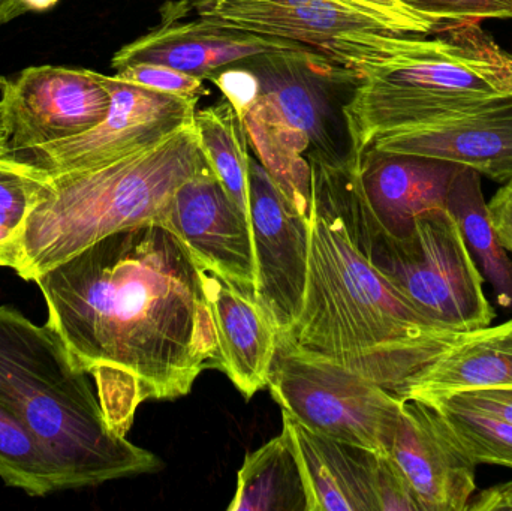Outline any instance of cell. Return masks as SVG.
I'll return each mask as SVG.
<instances>
[{"label": "cell", "mask_w": 512, "mask_h": 511, "mask_svg": "<svg viewBox=\"0 0 512 511\" xmlns=\"http://www.w3.org/2000/svg\"><path fill=\"white\" fill-rule=\"evenodd\" d=\"M111 98L95 71L32 66L0 77V123L9 155L77 137L107 117Z\"/></svg>", "instance_id": "cell-11"}, {"label": "cell", "mask_w": 512, "mask_h": 511, "mask_svg": "<svg viewBox=\"0 0 512 511\" xmlns=\"http://www.w3.org/2000/svg\"><path fill=\"white\" fill-rule=\"evenodd\" d=\"M376 503L378 511H421L420 504L396 462L378 455L376 467Z\"/></svg>", "instance_id": "cell-31"}, {"label": "cell", "mask_w": 512, "mask_h": 511, "mask_svg": "<svg viewBox=\"0 0 512 511\" xmlns=\"http://www.w3.org/2000/svg\"><path fill=\"white\" fill-rule=\"evenodd\" d=\"M201 149L228 197L251 222L248 137L245 120L230 101L195 113Z\"/></svg>", "instance_id": "cell-24"}, {"label": "cell", "mask_w": 512, "mask_h": 511, "mask_svg": "<svg viewBox=\"0 0 512 511\" xmlns=\"http://www.w3.org/2000/svg\"><path fill=\"white\" fill-rule=\"evenodd\" d=\"M27 11H47V9L53 8L59 0H20Z\"/></svg>", "instance_id": "cell-35"}, {"label": "cell", "mask_w": 512, "mask_h": 511, "mask_svg": "<svg viewBox=\"0 0 512 511\" xmlns=\"http://www.w3.org/2000/svg\"><path fill=\"white\" fill-rule=\"evenodd\" d=\"M462 165L424 156L364 150L358 179L370 212L382 230L405 237L418 216L445 209L451 182Z\"/></svg>", "instance_id": "cell-18"}, {"label": "cell", "mask_w": 512, "mask_h": 511, "mask_svg": "<svg viewBox=\"0 0 512 511\" xmlns=\"http://www.w3.org/2000/svg\"><path fill=\"white\" fill-rule=\"evenodd\" d=\"M417 36L405 56L367 72L343 108L352 155L387 132L442 114L512 98V54L480 23Z\"/></svg>", "instance_id": "cell-6"}, {"label": "cell", "mask_w": 512, "mask_h": 511, "mask_svg": "<svg viewBox=\"0 0 512 511\" xmlns=\"http://www.w3.org/2000/svg\"><path fill=\"white\" fill-rule=\"evenodd\" d=\"M444 29L483 20H512V0H400Z\"/></svg>", "instance_id": "cell-28"}, {"label": "cell", "mask_w": 512, "mask_h": 511, "mask_svg": "<svg viewBox=\"0 0 512 511\" xmlns=\"http://www.w3.org/2000/svg\"><path fill=\"white\" fill-rule=\"evenodd\" d=\"M388 456L408 480L421 511H466L477 492V467L441 410L402 398Z\"/></svg>", "instance_id": "cell-13"}, {"label": "cell", "mask_w": 512, "mask_h": 511, "mask_svg": "<svg viewBox=\"0 0 512 511\" xmlns=\"http://www.w3.org/2000/svg\"><path fill=\"white\" fill-rule=\"evenodd\" d=\"M445 209L459 225L466 248L492 287L498 305L512 308V260L493 230L478 171L459 168L451 182Z\"/></svg>", "instance_id": "cell-23"}, {"label": "cell", "mask_w": 512, "mask_h": 511, "mask_svg": "<svg viewBox=\"0 0 512 511\" xmlns=\"http://www.w3.org/2000/svg\"><path fill=\"white\" fill-rule=\"evenodd\" d=\"M0 402L56 462L66 489L164 467L158 456L110 428L89 377L56 332L8 306H0Z\"/></svg>", "instance_id": "cell-3"}, {"label": "cell", "mask_w": 512, "mask_h": 511, "mask_svg": "<svg viewBox=\"0 0 512 511\" xmlns=\"http://www.w3.org/2000/svg\"><path fill=\"white\" fill-rule=\"evenodd\" d=\"M0 479L32 497L66 489L65 477L27 426L0 402Z\"/></svg>", "instance_id": "cell-25"}, {"label": "cell", "mask_w": 512, "mask_h": 511, "mask_svg": "<svg viewBox=\"0 0 512 511\" xmlns=\"http://www.w3.org/2000/svg\"><path fill=\"white\" fill-rule=\"evenodd\" d=\"M228 511H310L306 479L285 428L246 455Z\"/></svg>", "instance_id": "cell-22"}, {"label": "cell", "mask_w": 512, "mask_h": 511, "mask_svg": "<svg viewBox=\"0 0 512 511\" xmlns=\"http://www.w3.org/2000/svg\"><path fill=\"white\" fill-rule=\"evenodd\" d=\"M444 398L462 407L484 411L512 423V389L475 390V392L459 393V395L444 396Z\"/></svg>", "instance_id": "cell-32"}, {"label": "cell", "mask_w": 512, "mask_h": 511, "mask_svg": "<svg viewBox=\"0 0 512 511\" xmlns=\"http://www.w3.org/2000/svg\"><path fill=\"white\" fill-rule=\"evenodd\" d=\"M312 188L303 309L279 342L403 398L468 332L439 329L424 318L355 246L325 192L313 182Z\"/></svg>", "instance_id": "cell-2"}, {"label": "cell", "mask_w": 512, "mask_h": 511, "mask_svg": "<svg viewBox=\"0 0 512 511\" xmlns=\"http://www.w3.org/2000/svg\"><path fill=\"white\" fill-rule=\"evenodd\" d=\"M240 66L258 81V95L271 99L286 122L309 137V155L334 164L354 156L343 108L361 75L312 48L262 54Z\"/></svg>", "instance_id": "cell-9"}, {"label": "cell", "mask_w": 512, "mask_h": 511, "mask_svg": "<svg viewBox=\"0 0 512 511\" xmlns=\"http://www.w3.org/2000/svg\"><path fill=\"white\" fill-rule=\"evenodd\" d=\"M369 147L453 162L495 182H508L512 179V98L387 132Z\"/></svg>", "instance_id": "cell-14"}, {"label": "cell", "mask_w": 512, "mask_h": 511, "mask_svg": "<svg viewBox=\"0 0 512 511\" xmlns=\"http://www.w3.org/2000/svg\"><path fill=\"white\" fill-rule=\"evenodd\" d=\"M33 282L48 326L123 437L141 404L183 398L204 371H221L200 270L164 225L110 234Z\"/></svg>", "instance_id": "cell-1"}, {"label": "cell", "mask_w": 512, "mask_h": 511, "mask_svg": "<svg viewBox=\"0 0 512 511\" xmlns=\"http://www.w3.org/2000/svg\"><path fill=\"white\" fill-rule=\"evenodd\" d=\"M309 161L312 182L325 192L352 242L424 318L459 333L492 326L496 312L484 293L486 279L447 209L418 216L408 236H391L367 206L357 159Z\"/></svg>", "instance_id": "cell-5"}, {"label": "cell", "mask_w": 512, "mask_h": 511, "mask_svg": "<svg viewBox=\"0 0 512 511\" xmlns=\"http://www.w3.org/2000/svg\"><path fill=\"white\" fill-rule=\"evenodd\" d=\"M438 407L478 465L512 470V423L484 411L462 407L447 398L426 401Z\"/></svg>", "instance_id": "cell-27"}, {"label": "cell", "mask_w": 512, "mask_h": 511, "mask_svg": "<svg viewBox=\"0 0 512 511\" xmlns=\"http://www.w3.org/2000/svg\"><path fill=\"white\" fill-rule=\"evenodd\" d=\"M5 153H8V141H6L5 131L0 123V155H5Z\"/></svg>", "instance_id": "cell-36"}, {"label": "cell", "mask_w": 512, "mask_h": 511, "mask_svg": "<svg viewBox=\"0 0 512 511\" xmlns=\"http://www.w3.org/2000/svg\"><path fill=\"white\" fill-rule=\"evenodd\" d=\"M194 125L90 170L47 174L27 216L17 273L32 281L117 231L161 224L180 185L209 168Z\"/></svg>", "instance_id": "cell-4"}, {"label": "cell", "mask_w": 512, "mask_h": 511, "mask_svg": "<svg viewBox=\"0 0 512 511\" xmlns=\"http://www.w3.org/2000/svg\"><path fill=\"white\" fill-rule=\"evenodd\" d=\"M255 296L279 336L297 323L309 269L310 219L289 203L258 159H249Z\"/></svg>", "instance_id": "cell-12"}, {"label": "cell", "mask_w": 512, "mask_h": 511, "mask_svg": "<svg viewBox=\"0 0 512 511\" xmlns=\"http://www.w3.org/2000/svg\"><path fill=\"white\" fill-rule=\"evenodd\" d=\"M27 12L20 0H0V26Z\"/></svg>", "instance_id": "cell-34"}, {"label": "cell", "mask_w": 512, "mask_h": 511, "mask_svg": "<svg viewBox=\"0 0 512 511\" xmlns=\"http://www.w3.org/2000/svg\"><path fill=\"white\" fill-rule=\"evenodd\" d=\"M215 321L221 371L246 399L268 386L279 332L254 287L197 264Z\"/></svg>", "instance_id": "cell-17"}, {"label": "cell", "mask_w": 512, "mask_h": 511, "mask_svg": "<svg viewBox=\"0 0 512 511\" xmlns=\"http://www.w3.org/2000/svg\"><path fill=\"white\" fill-rule=\"evenodd\" d=\"M159 225L179 237L195 263L242 287L255 288L251 222L228 197L212 168L179 186Z\"/></svg>", "instance_id": "cell-15"}, {"label": "cell", "mask_w": 512, "mask_h": 511, "mask_svg": "<svg viewBox=\"0 0 512 511\" xmlns=\"http://www.w3.org/2000/svg\"><path fill=\"white\" fill-rule=\"evenodd\" d=\"M243 119L246 137L258 155L256 159L297 212L312 218V167L306 159L310 152L309 137L289 125L267 96L258 95Z\"/></svg>", "instance_id": "cell-21"}, {"label": "cell", "mask_w": 512, "mask_h": 511, "mask_svg": "<svg viewBox=\"0 0 512 511\" xmlns=\"http://www.w3.org/2000/svg\"><path fill=\"white\" fill-rule=\"evenodd\" d=\"M310 495V511H378L379 453L322 437L282 411Z\"/></svg>", "instance_id": "cell-19"}, {"label": "cell", "mask_w": 512, "mask_h": 511, "mask_svg": "<svg viewBox=\"0 0 512 511\" xmlns=\"http://www.w3.org/2000/svg\"><path fill=\"white\" fill-rule=\"evenodd\" d=\"M487 210L499 242L512 254V179L493 195Z\"/></svg>", "instance_id": "cell-33"}, {"label": "cell", "mask_w": 512, "mask_h": 511, "mask_svg": "<svg viewBox=\"0 0 512 511\" xmlns=\"http://www.w3.org/2000/svg\"><path fill=\"white\" fill-rule=\"evenodd\" d=\"M303 48L309 47L200 15L191 21L170 17L146 35L123 45L111 59V68L119 71L132 63H158L206 80L228 66L243 65L262 54Z\"/></svg>", "instance_id": "cell-16"}, {"label": "cell", "mask_w": 512, "mask_h": 511, "mask_svg": "<svg viewBox=\"0 0 512 511\" xmlns=\"http://www.w3.org/2000/svg\"><path fill=\"white\" fill-rule=\"evenodd\" d=\"M114 75L128 83L138 84L156 92L170 93L180 98L201 99V96L210 93L204 86V78L158 63H132L119 69Z\"/></svg>", "instance_id": "cell-29"}, {"label": "cell", "mask_w": 512, "mask_h": 511, "mask_svg": "<svg viewBox=\"0 0 512 511\" xmlns=\"http://www.w3.org/2000/svg\"><path fill=\"white\" fill-rule=\"evenodd\" d=\"M47 174L18 156L0 155V267L17 270L24 224L41 197Z\"/></svg>", "instance_id": "cell-26"}, {"label": "cell", "mask_w": 512, "mask_h": 511, "mask_svg": "<svg viewBox=\"0 0 512 511\" xmlns=\"http://www.w3.org/2000/svg\"><path fill=\"white\" fill-rule=\"evenodd\" d=\"M487 389H512V318L466 333L409 386L403 398L433 401Z\"/></svg>", "instance_id": "cell-20"}, {"label": "cell", "mask_w": 512, "mask_h": 511, "mask_svg": "<svg viewBox=\"0 0 512 511\" xmlns=\"http://www.w3.org/2000/svg\"><path fill=\"white\" fill-rule=\"evenodd\" d=\"M333 2L360 12L393 32L430 35V33L444 30L441 23L418 14L414 9L403 5L400 0H333Z\"/></svg>", "instance_id": "cell-30"}, {"label": "cell", "mask_w": 512, "mask_h": 511, "mask_svg": "<svg viewBox=\"0 0 512 511\" xmlns=\"http://www.w3.org/2000/svg\"><path fill=\"white\" fill-rule=\"evenodd\" d=\"M110 93L107 117L74 138L24 153V161L50 174L90 170L119 161L194 125L200 99L180 98L96 72Z\"/></svg>", "instance_id": "cell-10"}, {"label": "cell", "mask_w": 512, "mask_h": 511, "mask_svg": "<svg viewBox=\"0 0 512 511\" xmlns=\"http://www.w3.org/2000/svg\"><path fill=\"white\" fill-rule=\"evenodd\" d=\"M268 390L282 411L315 434L388 455L402 398L379 384L277 342Z\"/></svg>", "instance_id": "cell-7"}, {"label": "cell", "mask_w": 512, "mask_h": 511, "mask_svg": "<svg viewBox=\"0 0 512 511\" xmlns=\"http://www.w3.org/2000/svg\"><path fill=\"white\" fill-rule=\"evenodd\" d=\"M200 17L297 41L364 77L405 56L420 35L393 32L333 0H192Z\"/></svg>", "instance_id": "cell-8"}]
</instances>
